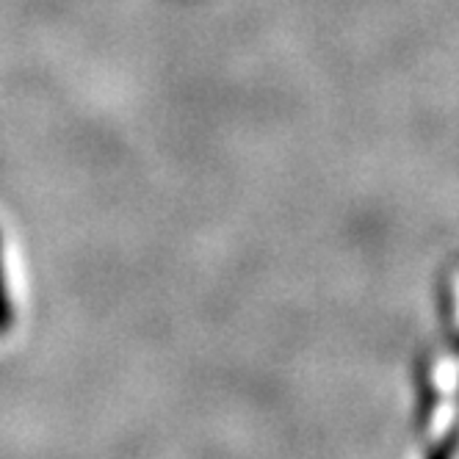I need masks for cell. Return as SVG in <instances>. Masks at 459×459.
<instances>
[{"mask_svg": "<svg viewBox=\"0 0 459 459\" xmlns=\"http://www.w3.org/2000/svg\"><path fill=\"white\" fill-rule=\"evenodd\" d=\"M12 326H14V307H12L6 269H4V238H0V338H4Z\"/></svg>", "mask_w": 459, "mask_h": 459, "instance_id": "obj_1", "label": "cell"}]
</instances>
